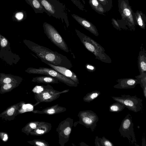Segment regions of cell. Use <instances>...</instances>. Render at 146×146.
<instances>
[{"mask_svg":"<svg viewBox=\"0 0 146 146\" xmlns=\"http://www.w3.org/2000/svg\"><path fill=\"white\" fill-rule=\"evenodd\" d=\"M25 42L29 48L35 53L42 62L44 61L69 69L72 67L71 61L65 56L30 40H26Z\"/></svg>","mask_w":146,"mask_h":146,"instance_id":"1","label":"cell"},{"mask_svg":"<svg viewBox=\"0 0 146 146\" xmlns=\"http://www.w3.org/2000/svg\"><path fill=\"white\" fill-rule=\"evenodd\" d=\"M44 12L49 16H52L64 22L67 27L69 25L67 11L65 5L58 0H39Z\"/></svg>","mask_w":146,"mask_h":146,"instance_id":"2","label":"cell"},{"mask_svg":"<svg viewBox=\"0 0 146 146\" xmlns=\"http://www.w3.org/2000/svg\"><path fill=\"white\" fill-rule=\"evenodd\" d=\"M75 31L85 48L94 54L96 58L105 63L111 62V59L105 53V50L100 45L77 29H75Z\"/></svg>","mask_w":146,"mask_h":146,"instance_id":"3","label":"cell"},{"mask_svg":"<svg viewBox=\"0 0 146 146\" xmlns=\"http://www.w3.org/2000/svg\"><path fill=\"white\" fill-rule=\"evenodd\" d=\"M118 6L121 19L117 21L120 27L127 26L129 28L134 29L135 25L133 16V11L129 5V0H118Z\"/></svg>","mask_w":146,"mask_h":146,"instance_id":"4","label":"cell"},{"mask_svg":"<svg viewBox=\"0 0 146 146\" xmlns=\"http://www.w3.org/2000/svg\"><path fill=\"white\" fill-rule=\"evenodd\" d=\"M28 73L42 74L56 78L59 81L71 86H77V84L70 79L67 77L52 68L40 67L38 68H30L26 70Z\"/></svg>","mask_w":146,"mask_h":146,"instance_id":"5","label":"cell"},{"mask_svg":"<svg viewBox=\"0 0 146 146\" xmlns=\"http://www.w3.org/2000/svg\"><path fill=\"white\" fill-rule=\"evenodd\" d=\"M43 27L44 33L55 45L62 50L68 52V47L65 42L56 29L52 25L44 22Z\"/></svg>","mask_w":146,"mask_h":146,"instance_id":"6","label":"cell"},{"mask_svg":"<svg viewBox=\"0 0 146 146\" xmlns=\"http://www.w3.org/2000/svg\"><path fill=\"white\" fill-rule=\"evenodd\" d=\"M118 130L121 136L127 137L129 143L138 145L134 130L132 117L129 113H127L122 120Z\"/></svg>","mask_w":146,"mask_h":146,"instance_id":"7","label":"cell"},{"mask_svg":"<svg viewBox=\"0 0 146 146\" xmlns=\"http://www.w3.org/2000/svg\"><path fill=\"white\" fill-rule=\"evenodd\" d=\"M121 97L111 96L115 101L124 105L129 110L135 112L142 111L143 109V100L136 95H121Z\"/></svg>","mask_w":146,"mask_h":146,"instance_id":"8","label":"cell"},{"mask_svg":"<svg viewBox=\"0 0 146 146\" xmlns=\"http://www.w3.org/2000/svg\"><path fill=\"white\" fill-rule=\"evenodd\" d=\"M82 114V121L83 124L88 128H90L93 132L95 129L99 118L97 114L92 110L83 111Z\"/></svg>","mask_w":146,"mask_h":146,"instance_id":"9","label":"cell"},{"mask_svg":"<svg viewBox=\"0 0 146 146\" xmlns=\"http://www.w3.org/2000/svg\"><path fill=\"white\" fill-rule=\"evenodd\" d=\"M42 62L47 64L51 68L66 77L70 79L77 84H79V80L76 75L70 69L63 66L54 65L44 61H43Z\"/></svg>","mask_w":146,"mask_h":146,"instance_id":"10","label":"cell"},{"mask_svg":"<svg viewBox=\"0 0 146 146\" xmlns=\"http://www.w3.org/2000/svg\"><path fill=\"white\" fill-rule=\"evenodd\" d=\"M71 16L79 24L86 30L96 36L99 35V33L96 27L92 23L75 14H72Z\"/></svg>","mask_w":146,"mask_h":146,"instance_id":"11","label":"cell"},{"mask_svg":"<svg viewBox=\"0 0 146 146\" xmlns=\"http://www.w3.org/2000/svg\"><path fill=\"white\" fill-rule=\"evenodd\" d=\"M118 83L114 85V88L119 89H131L135 88L137 84H139L138 79L132 78H123L116 81Z\"/></svg>","mask_w":146,"mask_h":146,"instance_id":"12","label":"cell"},{"mask_svg":"<svg viewBox=\"0 0 146 146\" xmlns=\"http://www.w3.org/2000/svg\"><path fill=\"white\" fill-rule=\"evenodd\" d=\"M138 66L140 72L139 76H146V54L144 49L139 52L138 57Z\"/></svg>","mask_w":146,"mask_h":146,"instance_id":"13","label":"cell"},{"mask_svg":"<svg viewBox=\"0 0 146 146\" xmlns=\"http://www.w3.org/2000/svg\"><path fill=\"white\" fill-rule=\"evenodd\" d=\"M133 16L135 25H137L141 29L145 28L146 16L141 11H137L133 12Z\"/></svg>","mask_w":146,"mask_h":146,"instance_id":"14","label":"cell"},{"mask_svg":"<svg viewBox=\"0 0 146 146\" xmlns=\"http://www.w3.org/2000/svg\"><path fill=\"white\" fill-rule=\"evenodd\" d=\"M59 80L57 78L48 76H39L34 78L33 82L43 83H58Z\"/></svg>","mask_w":146,"mask_h":146,"instance_id":"15","label":"cell"},{"mask_svg":"<svg viewBox=\"0 0 146 146\" xmlns=\"http://www.w3.org/2000/svg\"><path fill=\"white\" fill-rule=\"evenodd\" d=\"M89 3L92 8L100 14L105 15L106 11L98 0H89Z\"/></svg>","mask_w":146,"mask_h":146,"instance_id":"16","label":"cell"},{"mask_svg":"<svg viewBox=\"0 0 146 146\" xmlns=\"http://www.w3.org/2000/svg\"><path fill=\"white\" fill-rule=\"evenodd\" d=\"M27 1L36 13H43L44 12V9L39 0Z\"/></svg>","mask_w":146,"mask_h":146,"instance_id":"17","label":"cell"},{"mask_svg":"<svg viewBox=\"0 0 146 146\" xmlns=\"http://www.w3.org/2000/svg\"><path fill=\"white\" fill-rule=\"evenodd\" d=\"M125 108L122 104L116 102L111 105L109 107L110 111L112 112L119 113L122 111Z\"/></svg>","mask_w":146,"mask_h":146,"instance_id":"18","label":"cell"},{"mask_svg":"<svg viewBox=\"0 0 146 146\" xmlns=\"http://www.w3.org/2000/svg\"><path fill=\"white\" fill-rule=\"evenodd\" d=\"M101 94V93L99 91H93L86 95L84 98V101L90 103L98 97Z\"/></svg>","mask_w":146,"mask_h":146,"instance_id":"19","label":"cell"},{"mask_svg":"<svg viewBox=\"0 0 146 146\" xmlns=\"http://www.w3.org/2000/svg\"><path fill=\"white\" fill-rule=\"evenodd\" d=\"M139 81L141 87L142 88L143 91L144 96L146 98V76L140 77H136Z\"/></svg>","mask_w":146,"mask_h":146,"instance_id":"20","label":"cell"},{"mask_svg":"<svg viewBox=\"0 0 146 146\" xmlns=\"http://www.w3.org/2000/svg\"><path fill=\"white\" fill-rule=\"evenodd\" d=\"M98 140L102 146H114L112 142L104 137H103L102 138L98 137Z\"/></svg>","mask_w":146,"mask_h":146,"instance_id":"21","label":"cell"},{"mask_svg":"<svg viewBox=\"0 0 146 146\" xmlns=\"http://www.w3.org/2000/svg\"><path fill=\"white\" fill-rule=\"evenodd\" d=\"M102 5L106 12L109 11L111 8L110 7L108 0H98Z\"/></svg>","mask_w":146,"mask_h":146,"instance_id":"22","label":"cell"},{"mask_svg":"<svg viewBox=\"0 0 146 146\" xmlns=\"http://www.w3.org/2000/svg\"><path fill=\"white\" fill-rule=\"evenodd\" d=\"M72 2L80 9L84 10V7L81 2L78 0H71Z\"/></svg>","mask_w":146,"mask_h":146,"instance_id":"23","label":"cell"},{"mask_svg":"<svg viewBox=\"0 0 146 146\" xmlns=\"http://www.w3.org/2000/svg\"><path fill=\"white\" fill-rule=\"evenodd\" d=\"M112 23L115 28L118 29H120V27L118 23L115 19L112 18L111 19Z\"/></svg>","mask_w":146,"mask_h":146,"instance_id":"24","label":"cell"},{"mask_svg":"<svg viewBox=\"0 0 146 146\" xmlns=\"http://www.w3.org/2000/svg\"><path fill=\"white\" fill-rule=\"evenodd\" d=\"M43 90V88L40 86H36L33 89V91L36 93H39Z\"/></svg>","mask_w":146,"mask_h":146,"instance_id":"25","label":"cell"},{"mask_svg":"<svg viewBox=\"0 0 146 146\" xmlns=\"http://www.w3.org/2000/svg\"><path fill=\"white\" fill-rule=\"evenodd\" d=\"M23 14L21 12L17 13L15 15V17L19 20H21L23 19Z\"/></svg>","mask_w":146,"mask_h":146,"instance_id":"26","label":"cell"},{"mask_svg":"<svg viewBox=\"0 0 146 146\" xmlns=\"http://www.w3.org/2000/svg\"><path fill=\"white\" fill-rule=\"evenodd\" d=\"M14 111L15 109L14 108H11L7 110V114L9 116H11L13 114Z\"/></svg>","mask_w":146,"mask_h":146,"instance_id":"27","label":"cell"},{"mask_svg":"<svg viewBox=\"0 0 146 146\" xmlns=\"http://www.w3.org/2000/svg\"><path fill=\"white\" fill-rule=\"evenodd\" d=\"M86 69L89 71L92 72V71H93L94 70V66L89 64H86Z\"/></svg>","mask_w":146,"mask_h":146,"instance_id":"28","label":"cell"},{"mask_svg":"<svg viewBox=\"0 0 146 146\" xmlns=\"http://www.w3.org/2000/svg\"><path fill=\"white\" fill-rule=\"evenodd\" d=\"M7 40L5 38H3L1 42V45L2 47H4L7 45Z\"/></svg>","mask_w":146,"mask_h":146,"instance_id":"29","label":"cell"},{"mask_svg":"<svg viewBox=\"0 0 146 146\" xmlns=\"http://www.w3.org/2000/svg\"><path fill=\"white\" fill-rule=\"evenodd\" d=\"M71 131V129L70 127H67L65 129L64 131V134L66 135H68L70 133Z\"/></svg>","mask_w":146,"mask_h":146,"instance_id":"30","label":"cell"},{"mask_svg":"<svg viewBox=\"0 0 146 146\" xmlns=\"http://www.w3.org/2000/svg\"><path fill=\"white\" fill-rule=\"evenodd\" d=\"M51 96L48 92L44 93L43 94V98L44 99H47L50 98Z\"/></svg>","mask_w":146,"mask_h":146,"instance_id":"31","label":"cell"},{"mask_svg":"<svg viewBox=\"0 0 146 146\" xmlns=\"http://www.w3.org/2000/svg\"><path fill=\"white\" fill-rule=\"evenodd\" d=\"M12 87V85L11 84L9 83L6 84L4 85L3 86V88L5 90H8L10 88Z\"/></svg>","mask_w":146,"mask_h":146,"instance_id":"32","label":"cell"},{"mask_svg":"<svg viewBox=\"0 0 146 146\" xmlns=\"http://www.w3.org/2000/svg\"><path fill=\"white\" fill-rule=\"evenodd\" d=\"M95 144L96 146H102L98 140V137H96Z\"/></svg>","mask_w":146,"mask_h":146,"instance_id":"33","label":"cell"},{"mask_svg":"<svg viewBox=\"0 0 146 146\" xmlns=\"http://www.w3.org/2000/svg\"><path fill=\"white\" fill-rule=\"evenodd\" d=\"M11 79L9 78H6L3 80V82L5 84L9 83L11 82Z\"/></svg>","mask_w":146,"mask_h":146,"instance_id":"34","label":"cell"},{"mask_svg":"<svg viewBox=\"0 0 146 146\" xmlns=\"http://www.w3.org/2000/svg\"><path fill=\"white\" fill-rule=\"evenodd\" d=\"M55 112L54 110L53 109H51L47 110V112L49 114H53Z\"/></svg>","mask_w":146,"mask_h":146,"instance_id":"35","label":"cell"},{"mask_svg":"<svg viewBox=\"0 0 146 146\" xmlns=\"http://www.w3.org/2000/svg\"><path fill=\"white\" fill-rule=\"evenodd\" d=\"M145 140L144 135V137H143L142 139V146H146Z\"/></svg>","mask_w":146,"mask_h":146,"instance_id":"36","label":"cell"},{"mask_svg":"<svg viewBox=\"0 0 146 146\" xmlns=\"http://www.w3.org/2000/svg\"><path fill=\"white\" fill-rule=\"evenodd\" d=\"M30 126L32 129H35L36 127V125L34 123H31L29 125Z\"/></svg>","mask_w":146,"mask_h":146,"instance_id":"37","label":"cell"},{"mask_svg":"<svg viewBox=\"0 0 146 146\" xmlns=\"http://www.w3.org/2000/svg\"><path fill=\"white\" fill-rule=\"evenodd\" d=\"M36 144L37 145L40 146H45V145L43 143L39 142V141H37L36 143Z\"/></svg>","mask_w":146,"mask_h":146,"instance_id":"38","label":"cell"},{"mask_svg":"<svg viewBox=\"0 0 146 146\" xmlns=\"http://www.w3.org/2000/svg\"><path fill=\"white\" fill-rule=\"evenodd\" d=\"M36 132L38 134H43L44 133V131L43 130L38 129L36 130Z\"/></svg>","mask_w":146,"mask_h":146,"instance_id":"39","label":"cell"},{"mask_svg":"<svg viewBox=\"0 0 146 146\" xmlns=\"http://www.w3.org/2000/svg\"><path fill=\"white\" fill-rule=\"evenodd\" d=\"M108 1L110 7L111 8L112 7V0H108Z\"/></svg>","mask_w":146,"mask_h":146,"instance_id":"40","label":"cell"},{"mask_svg":"<svg viewBox=\"0 0 146 146\" xmlns=\"http://www.w3.org/2000/svg\"><path fill=\"white\" fill-rule=\"evenodd\" d=\"M8 139L7 136L6 134H5L4 135V137L3 139V140L4 141H6Z\"/></svg>","mask_w":146,"mask_h":146,"instance_id":"41","label":"cell"},{"mask_svg":"<svg viewBox=\"0 0 146 146\" xmlns=\"http://www.w3.org/2000/svg\"><path fill=\"white\" fill-rule=\"evenodd\" d=\"M23 108L24 109H25L27 108V104L23 105Z\"/></svg>","mask_w":146,"mask_h":146,"instance_id":"42","label":"cell"}]
</instances>
